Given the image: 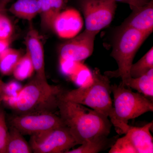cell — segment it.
I'll return each instance as SVG.
<instances>
[{"label": "cell", "mask_w": 153, "mask_h": 153, "mask_svg": "<svg viewBox=\"0 0 153 153\" xmlns=\"http://www.w3.org/2000/svg\"><path fill=\"white\" fill-rule=\"evenodd\" d=\"M10 40L0 39V54L9 48Z\"/></svg>", "instance_id": "484cf974"}, {"label": "cell", "mask_w": 153, "mask_h": 153, "mask_svg": "<svg viewBox=\"0 0 153 153\" xmlns=\"http://www.w3.org/2000/svg\"><path fill=\"white\" fill-rule=\"evenodd\" d=\"M40 4V15L43 27L52 30L55 19L62 11L66 0H38Z\"/></svg>", "instance_id": "5bb4252c"}, {"label": "cell", "mask_w": 153, "mask_h": 153, "mask_svg": "<svg viewBox=\"0 0 153 153\" xmlns=\"http://www.w3.org/2000/svg\"><path fill=\"white\" fill-rule=\"evenodd\" d=\"M114 1L116 2H119L128 4L130 6L131 9L133 7H140L136 0H114Z\"/></svg>", "instance_id": "d4e9b609"}, {"label": "cell", "mask_w": 153, "mask_h": 153, "mask_svg": "<svg viewBox=\"0 0 153 153\" xmlns=\"http://www.w3.org/2000/svg\"><path fill=\"white\" fill-rule=\"evenodd\" d=\"M153 122L141 127L130 126L125 136L117 140L109 153H152L153 139L151 134Z\"/></svg>", "instance_id": "52a82bcc"}, {"label": "cell", "mask_w": 153, "mask_h": 153, "mask_svg": "<svg viewBox=\"0 0 153 153\" xmlns=\"http://www.w3.org/2000/svg\"><path fill=\"white\" fill-rule=\"evenodd\" d=\"M153 68V48L151 49L139 60L133 63L130 71L131 77L137 78L146 74Z\"/></svg>", "instance_id": "ffe728a7"}, {"label": "cell", "mask_w": 153, "mask_h": 153, "mask_svg": "<svg viewBox=\"0 0 153 153\" xmlns=\"http://www.w3.org/2000/svg\"><path fill=\"white\" fill-rule=\"evenodd\" d=\"M11 1L12 0H1V1L2 4H4L6 6V5Z\"/></svg>", "instance_id": "f546056e"}, {"label": "cell", "mask_w": 153, "mask_h": 153, "mask_svg": "<svg viewBox=\"0 0 153 153\" xmlns=\"http://www.w3.org/2000/svg\"><path fill=\"white\" fill-rule=\"evenodd\" d=\"M136 1H137V2L139 4L140 7L147 4L150 1L149 0H136Z\"/></svg>", "instance_id": "83f0119b"}, {"label": "cell", "mask_w": 153, "mask_h": 153, "mask_svg": "<svg viewBox=\"0 0 153 153\" xmlns=\"http://www.w3.org/2000/svg\"><path fill=\"white\" fill-rule=\"evenodd\" d=\"M22 88L21 85L15 81H12L9 83H6L5 88V96L4 99L7 98H14L16 97Z\"/></svg>", "instance_id": "cb8c5ba5"}, {"label": "cell", "mask_w": 153, "mask_h": 153, "mask_svg": "<svg viewBox=\"0 0 153 153\" xmlns=\"http://www.w3.org/2000/svg\"><path fill=\"white\" fill-rule=\"evenodd\" d=\"M126 87L136 90L146 97H153V68L146 74L137 78L131 77Z\"/></svg>", "instance_id": "ac0fdd59"}, {"label": "cell", "mask_w": 153, "mask_h": 153, "mask_svg": "<svg viewBox=\"0 0 153 153\" xmlns=\"http://www.w3.org/2000/svg\"><path fill=\"white\" fill-rule=\"evenodd\" d=\"M6 83L2 80L0 79V103L3 101L5 96V88Z\"/></svg>", "instance_id": "4316f807"}, {"label": "cell", "mask_w": 153, "mask_h": 153, "mask_svg": "<svg viewBox=\"0 0 153 153\" xmlns=\"http://www.w3.org/2000/svg\"><path fill=\"white\" fill-rule=\"evenodd\" d=\"M92 82L76 89L63 91L60 98L85 105L109 117L112 125L118 129V122L111 97V85L109 78L95 68L91 74Z\"/></svg>", "instance_id": "3957f363"}, {"label": "cell", "mask_w": 153, "mask_h": 153, "mask_svg": "<svg viewBox=\"0 0 153 153\" xmlns=\"http://www.w3.org/2000/svg\"><path fill=\"white\" fill-rule=\"evenodd\" d=\"M85 29L99 32L112 22L117 8L114 0H80Z\"/></svg>", "instance_id": "ba28073f"}, {"label": "cell", "mask_w": 153, "mask_h": 153, "mask_svg": "<svg viewBox=\"0 0 153 153\" xmlns=\"http://www.w3.org/2000/svg\"><path fill=\"white\" fill-rule=\"evenodd\" d=\"M5 5L4 4L2 3H0V11L5 10Z\"/></svg>", "instance_id": "f1b7e54d"}, {"label": "cell", "mask_w": 153, "mask_h": 153, "mask_svg": "<svg viewBox=\"0 0 153 153\" xmlns=\"http://www.w3.org/2000/svg\"><path fill=\"white\" fill-rule=\"evenodd\" d=\"M99 32L85 29L82 33L69 39L60 47L61 59L79 62L92 55L94 40Z\"/></svg>", "instance_id": "30bf717a"}, {"label": "cell", "mask_w": 153, "mask_h": 153, "mask_svg": "<svg viewBox=\"0 0 153 153\" xmlns=\"http://www.w3.org/2000/svg\"><path fill=\"white\" fill-rule=\"evenodd\" d=\"M0 11V39L10 40L13 31V25L8 17Z\"/></svg>", "instance_id": "603a6c76"}, {"label": "cell", "mask_w": 153, "mask_h": 153, "mask_svg": "<svg viewBox=\"0 0 153 153\" xmlns=\"http://www.w3.org/2000/svg\"><path fill=\"white\" fill-rule=\"evenodd\" d=\"M25 44L27 53L34 66L36 77L43 80H47L45 72L44 49L41 37L38 31L33 28L28 31Z\"/></svg>", "instance_id": "7c38bea8"}, {"label": "cell", "mask_w": 153, "mask_h": 153, "mask_svg": "<svg viewBox=\"0 0 153 153\" xmlns=\"http://www.w3.org/2000/svg\"><path fill=\"white\" fill-rule=\"evenodd\" d=\"M34 71L35 70L32 60L27 52L20 58L13 74L16 79L22 81L32 76Z\"/></svg>", "instance_id": "44dd1931"}, {"label": "cell", "mask_w": 153, "mask_h": 153, "mask_svg": "<svg viewBox=\"0 0 153 153\" xmlns=\"http://www.w3.org/2000/svg\"><path fill=\"white\" fill-rule=\"evenodd\" d=\"M33 152L28 143L16 128L12 126L9 131L6 146V153H30Z\"/></svg>", "instance_id": "e0dca14e"}, {"label": "cell", "mask_w": 153, "mask_h": 153, "mask_svg": "<svg viewBox=\"0 0 153 153\" xmlns=\"http://www.w3.org/2000/svg\"><path fill=\"white\" fill-rule=\"evenodd\" d=\"M111 88L114 96L115 114L119 123L117 131L125 134L130 126L128 125L129 120L153 111V101L141 94L132 91L121 82L118 85H111Z\"/></svg>", "instance_id": "5b68a950"}, {"label": "cell", "mask_w": 153, "mask_h": 153, "mask_svg": "<svg viewBox=\"0 0 153 153\" xmlns=\"http://www.w3.org/2000/svg\"><path fill=\"white\" fill-rule=\"evenodd\" d=\"M8 134L5 113L3 108L0 106V153H6Z\"/></svg>", "instance_id": "7402d4cb"}, {"label": "cell", "mask_w": 153, "mask_h": 153, "mask_svg": "<svg viewBox=\"0 0 153 153\" xmlns=\"http://www.w3.org/2000/svg\"><path fill=\"white\" fill-rule=\"evenodd\" d=\"M1 2V0H0V3Z\"/></svg>", "instance_id": "4dcf8cb0"}, {"label": "cell", "mask_w": 153, "mask_h": 153, "mask_svg": "<svg viewBox=\"0 0 153 153\" xmlns=\"http://www.w3.org/2000/svg\"><path fill=\"white\" fill-rule=\"evenodd\" d=\"M83 25L79 12L74 9H68L58 14L53 22L52 30L60 38L69 39L79 34Z\"/></svg>", "instance_id": "8fae6325"}, {"label": "cell", "mask_w": 153, "mask_h": 153, "mask_svg": "<svg viewBox=\"0 0 153 153\" xmlns=\"http://www.w3.org/2000/svg\"><path fill=\"white\" fill-rule=\"evenodd\" d=\"M131 14L122 25L143 33L151 34L153 30V1L141 7L131 9Z\"/></svg>", "instance_id": "4fadbf2b"}, {"label": "cell", "mask_w": 153, "mask_h": 153, "mask_svg": "<svg viewBox=\"0 0 153 153\" xmlns=\"http://www.w3.org/2000/svg\"><path fill=\"white\" fill-rule=\"evenodd\" d=\"M63 91L59 85H50L47 80L36 76L22 88L16 97L5 98L3 101L18 114L53 113L58 108Z\"/></svg>", "instance_id": "7a4b0ae2"}, {"label": "cell", "mask_w": 153, "mask_h": 153, "mask_svg": "<svg viewBox=\"0 0 153 153\" xmlns=\"http://www.w3.org/2000/svg\"><path fill=\"white\" fill-rule=\"evenodd\" d=\"M150 35L121 25L116 36L111 56L116 61L118 68L112 74L120 77L122 83L126 86L131 78L130 71L137 51Z\"/></svg>", "instance_id": "277c9868"}, {"label": "cell", "mask_w": 153, "mask_h": 153, "mask_svg": "<svg viewBox=\"0 0 153 153\" xmlns=\"http://www.w3.org/2000/svg\"><path fill=\"white\" fill-rule=\"evenodd\" d=\"M9 11L19 19L31 21L40 14V2L38 0H17Z\"/></svg>", "instance_id": "9a60e30c"}, {"label": "cell", "mask_w": 153, "mask_h": 153, "mask_svg": "<svg viewBox=\"0 0 153 153\" xmlns=\"http://www.w3.org/2000/svg\"><path fill=\"white\" fill-rule=\"evenodd\" d=\"M60 118L77 145L101 136H108L112 124L108 117L82 105L59 98Z\"/></svg>", "instance_id": "6da1fadb"}, {"label": "cell", "mask_w": 153, "mask_h": 153, "mask_svg": "<svg viewBox=\"0 0 153 153\" xmlns=\"http://www.w3.org/2000/svg\"><path fill=\"white\" fill-rule=\"evenodd\" d=\"M11 124L22 134L30 136L65 126L52 112L18 114L12 119Z\"/></svg>", "instance_id": "9c48e42d"}, {"label": "cell", "mask_w": 153, "mask_h": 153, "mask_svg": "<svg viewBox=\"0 0 153 153\" xmlns=\"http://www.w3.org/2000/svg\"><path fill=\"white\" fill-rule=\"evenodd\" d=\"M29 143L35 153H66L77 145L66 126L31 135Z\"/></svg>", "instance_id": "8992f818"}, {"label": "cell", "mask_w": 153, "mask_h": 153, "mask_svg": "<svg viewBox=\"0 0 153 153\" xmlns=\"http://www.w3.org/2000/svg\"><path fill=\"white\" fill-rule=\"evenodd\" d=\"M21 56L16 49L8 48L0 54V73L4 75L13 74Z\"/></svg>", "instance_id": "d6986e66"}, {"label": "cell", "mask_w": 153, "mask_h": 153, "mask_svg": "<svg viewBox=\"0 0 153 153\" xmlns=\"http://www.w3.org/2000/svg\"><path fill=\"white\" fill-rule=\"evenodd\" d=\"M117 137L108 138L101 136L86 142L76 149L66 153H97L111 148L117 139Z\"/></svg>", "instance_id": "2e32d148"}]
</instances>
